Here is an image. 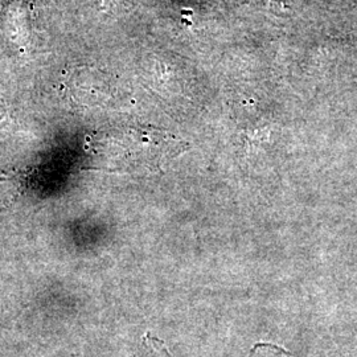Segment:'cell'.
<instances>
[{"label":"cell","mask_w":357,"mask_h":357,"mask_svg":"<svg viewBox=\"0 0 357 357\" xmlns=\"http://www.w3.org/2000/svg\"><path fill=\"white\" fill-rule=\"evenodd\" d=\"M6 33L13 43L19 44L24 43V40L29 35V24H28V11L23 7V4L17 3L13 4L11 8L7 11V20H6Z\"/></svg>","instance_id":"1"},{"label":"cell","mask_w":357,"mask_h":357,"mask_svg":"<svg viewBox=\"0 0 357 357\" xmlns=\"http://www.w3.org/2000/svg\"><path fill=\"white\" fill-rule=\"evenodd\" d=\"M249 357H293L280 347L273 344H258L252 349Z\"/></svg>","instance_id":"2"},{"label":"cell","mask_w":357,"mask_h":357,"mask_svg":"<svg viewBox=\"0 0 357 357\" xmlns=\"http://www.w3.org/2000/svg\"><path fill=\"white\" fill-rule=\"evenodd\" d=\"M101 4H102V7H107L109 4H113L115 1H118V0H98Z\"/></svg>","instance_id":"3"}]
</instances>
